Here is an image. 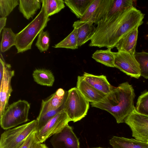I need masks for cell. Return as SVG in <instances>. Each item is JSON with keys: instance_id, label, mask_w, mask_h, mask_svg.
<instances>
[{"instance_id": "4", "label": "cell", "mask_w": 148, "mask_h": 148, "mask_svg": "<svg viewBox=\"0 0 148 148\" xmlns=\"http://www.w3.org/2000/svg\"><path fill=\"white\" fill-rule=\"evenodd\" d=\"M30 103L25 100H19L9 105L0 116L2 128L8 130L29 120Z\"/></svg>"}, {"instance_id": "22", "label": "cell", "mask_w": 148, "mask_h": 148, "mask_svg": "<svg viewBox=\"0 0 148 148\" xmlns=\"http://www.w3.org/2000/svg\"><path fill=\"white\" fill-rule=\"evenodd\" d=\"M133 1L130 0H113L107 13L101 20L118 15L132 7L133 6Z\"/></svg>"}, {"instance_id": "24", "label": "cell", "mask_w": 148, "mask_h": 148, "mask_svg": "<svg viewBox=\"0 0 148 148\" xmlns=\"http://www.w3.org/2000/svg\"><path fill=\"white\" fill-rule=\"evenodd\" d=\"M16 34L10 28L4 27L3 30L1 42V51L4 52L15 45Z\"/></svg>"}, {"instance_id": "31", "label": "cell", "mask_w": 148, "mask_h": 148, "mask_svg": "<svg viewBox=\"0 0 148 148\" xmlns=\"http://www.w3.org/2000/svg\"><path fill=\"white\" fill-rule=\"evenodd\" d=\"M135 108L138 112L148 115V91L138 97Z\"/></svg>"}, {"instance_id": "35", "label": "cell", "mask_w": 148, "mask_h": 148, "mask_svg": "<svg viewBox=\"0 0 148 148\" xmlns=\"http://www.w3.org/2000/svg\"><path fill=\"white\" fill-rule=\"evenodd\" d=\"M92 148H103L101 147H98Z\"/></svg>"}, {"instance_id": "1", "label": "cell", "mask_w": 148, "mask_h": 148, "mask_svg": "<svg viewBox=\"0 0 148 148\" xmlns=\"http://www.w3.org/2000/svg\"><path fill=\"white\" fill-rule=\"evenodd\" d=\"M145 14L134 6L97 24L90 47H115L119 41L143 23Z\"/></svg>"}, {"instance_id": "13", "label": "cell", "mask_w": 148, "mask_h": 148, "mask_svg": "<svg viewBox=\"0 0 148 148\" xmlns=\"http://www.w3.org/2000/svg\"><path fill=\"white\" fill-rule=\"evenodd\" d=\"M67 91L59 88L48 98L42 100L40 112L37 117H40L47 112L56 109L63 105L65 101Z\"/></svg>"}, {"instance_id": "28", "label": "cell", "mask_w": 148, "mask_h": 148, "mask_svg": "<svg viewBox=\"0 0 148 148\" xmlns=\"http://www.w3.org/2000/svg\"><path fill=\"white\" fill-rule=\"evenodd\" d=\"M18 0H0L1 17H6L19 4Z\"/></svg>"}, {"instance_id": "19", "label": "cell", "mask_w": 148, "mask_h": 148, "mask_svg": "<svg viewBox=\"0 0 148 148\" xmlns=\"http://www.w3.org/2000/svg\"><path fill=\"white\" fill-rule=\"evenodd\" d=\"M93 0H65V4L76 16L80 19Z\"/></svg>"}, {"instance_id": "30", "label": "cell", "mask_w": 148, "mask_h": 148, "mask_svg": "<svg viewBox=\"0 0 148 148\" xmlns=\"http://www.w3.org/2000/svg\"><path fill=\"white\" fill-rule=\"evenodd\" d=\"M50 38L47 31H41L39 34L35 45L41 52L46 51L49 46Z\"/></svg>"}, {"instance_id": "3", "label": "cell", "mask_w": 148, "mask_h": 148, "mask_svg": "<svg viewBox=\"0 0 148 148\" xmlns=\"http://www.w3.org/2000/svg\"><path fill=\"white\" fill-rule=\"evenodd\" d=\"M50 20L46 14L44 5L36 18L20 32L16 34L15 47L17 53H22L31 49L37 36L47 26Z\"/></svg>"}, {"instance_id": "20", "label": "cell", "mask_w": 148, "mask_h": 148, "mask_svg": "<svg viewBox=\"0 0 148 148\" xmlns=\"http://www.w3.org/2000/svg\"><path fill=\"white\" fill-rule=\"evenodd\" d=\"M32 76L34 81L42 86H52L55 81L53 73L48 69H36L33 72Z\"/></svg>"}, {"instance_id": "11", "label": "cell", "mask_w": 148, "mask_h": 148, "mask_svg": "<svg viewBox=\"0 0 148 148\" xmlns=\"http://www.w3.org/2000/svg\"><path fill=\"white\" fill-rule=\"evenodd\" d=\"M50 142L53 148H80L79 140L68 124L53 135Z\"/></svg>"}, {"instance_id": "18", "label": "cell", "mask_w": 148, "mask_h": 148, "mask_svg": "<svg viewBox=\"0 0 148 148\" xmlns=\"http://www.w3.org/2000/svg\"><path fill=\"white\" fill-rule=\"evenodd\" d=\"M109 143L113 148H148V143L136 139L113 136Z\"/></svg>"}, {"instance_id": "9", "label": "cell", "mask_w": 148, "mask_h": 148, "mask_svg": "<svg viewBox=\"0 0 148 148\" xmlns=\"http://www.w3.org/2000/svg\"><path fill=\"white\" fill-rule=\"evenodd\" d=\"M114 56L115 68L131 77L138 79L140 77V65L134 54L118 51L114 52Z\"/></svg>"}, {"instance_id": "16", "label": "cell", "mask_w": 148, "mask_h": 148, "mask_svg": "<svg viewBox=\"0 0 148 148\" xmlns=\"http://www.w3.org/2000/svg\"><path fill=\"white\" fill-rule=\"evenodd\" d=\"M82 76L90 85L106 95L108 94L114 87L110 84L105 75H95L85 72Z\"/></svg>"}, {"instance_id": "29", "label": "cell", "mask_w": 148, "mask_h": 148, "mask_svg": "<svg viewBox=\"0 0 148 148\" xmlns=\"http://www.w3.org/2000/svg\"><path fill=\"white\" fill-rule=\"evenodd\" d=\"M64 106V103L59 108L49 111L41 116L37 117L36 119L37 123L36 131L40 130L49 120L63 110Z\"/></svg>"}, {"instance_id": "36", "label": "cell", "mask_w": 148, "mask_h": 148, "mask_svg": "<svg viewBox=\"0 0 148 148\" xmlns=\"http://www.w3.org/2000/svg\"><path fill=\"white\" fill-rule=\"evenodd\" d=\"M147 24L148 25V22H147Z\"/></svg>"}, {"instance_id": "17", "label": "cell", "mask_w": 148, "mask_h": 148, "mask_svg": "<svg viewBox=\"0 0 148 148\" xmlns=\"http://www.w3.org/2000/svg\"><path fill=\"white\" fill-rule=\"evenodd\" d=\"M138 28L131 31L119 41L115 47L118 51L134 54L138 38Z\"/></svg>"}, {"instance_id": "26", "label": "cell", "mask_w": 148, "mask_h": 148, "mask_svg": "<svg viewBox=\"0 0 148 148\" xmlns=\"http://www.w3.org/2000/svg\"><path fill=\"white\" fill-rule=\"evenodd\" d=\"M53 47L55 48H63L72 49H77L79 46L77 29L74 28L73 31L66 37Z\"/></svg>"}, {"instance_id": "37", "label": "cell", "mask_w": 148, "mask_h": 148, "mask_svg": "<svg viewBox=\"0 0 148 148\" xmlns=\"http://www.w3.org/2000/svg\"><path fill=\"white\" fill-rule=\"evenodd\" d=\"M147 143H148V142Z\"/></svg>"}, {"instance_id": "5", "label": "cell", "mask_w": 148, "mask_h": 148, "mask_svg": "<svg viewBox=\"0 0 148 148\" xmlns=\"http://www.w3.org/2000/svg\"><path fill=\"white\" fill-rule=\"evenodd\" d=\"M89 107V102L77 87L71 88L67 91L64 110L71 121L75 122L84 117Z\"/></svg>"}, {"instance_id": "23", "label": "cell", "mask_w": 148, "mask_h": 148, "mask_svg": "<svg viewBox=\"0 0 148 148\" xmlns=\"http://www.w3.org/2000/svg\"><path fill=\"white\" fill-rule=\"evenodd\" d=\"M111 48L106 50H97L92 54V58L97 62L109 67H115L114 52Z\"/></svg>"}, {"instance_id": "25", "label": "cell", "mask_w": 148, "mask_h": 148, "mask_svg": "<svg viewBox=\"0 0 148 148\" xmlns=\"http://www.w3.org/2000/svg\"><path fill=\"white\" fill-rule=\"evenodd\" d=\"M47 16L49 17L60 12L65 7L63 0H42Z\"/></svg>"}, {"instance_id": "27", "label": "cell", "mask_w": 148, "mask_h": 148, "mask_svg": "<svg viewBox=\"0 0 148 148\" xmlns=\"http://www.w3.org/2000/svg\"><path fill=\"white\" fill-rule=\"evenodd\" d=\"M134 56L139 64L140 75L144 78L148 79V52L142 51L135 52Z\"/></svg>"}, {"instance_id": "12", "label": "cell", "mask_w": 148, "mask_h": 148, "mask_svg": "<svg viewBox=\"0 0 148 148\" xmlns=\"http://www.w3.org/2000/svg\"><path fill=\"white\" fill-rule=\"evenodd\" d=\"M113 0H93L80 20L91 22L97 25L107 13Z\"/></svg>"}, {"instance_id": "14", "label": "cell", "mask_w": 148, "mask_h": 148, "mask_svg": "<svg viewBox=\"0 0 148 148\" xmlns=\"http://www.w3.org/2000/svg\"><path fill=\"white\" fill-rule=\"evenodd\" d=\"M91 22L80 20L74 22L73 27L77 30V38L79 47L90 40L96 30V27Z\"/></svg>"}, {"instance_id": "33", "label": "cell", "mask_w": 148, "mask_h": 148, "mask_svg": "<svg viewBox=\"0 0 148 148\" xmlns=\"http://www.w3.org/2000/svg\"><path fill=\"white\" fill-rule=\"evenodd\" d=\"M6 17H1L0 18V33H1V31L3 30L5 26L6 21Z\"/></svg>"}, {"instance_id": "6", "label": "cell", "mask_w": 148, "mask_h": 148, "mask_svg": "<svg viewBox=\"0 0 148 148\" xmlns=\"http://www.w3.org/2000/svg\"><path fill=\"white\" fill-rule=\"evenodd\" d=\"M36 120L6 130L1 134L0 148H19L28 136L36 131Z\"/></svg>"}, {"instance_id": "32", "label": "cell", "mask_w": 148, "mask_h": 148, "mask_svg": "<svg viewBox=\"0 0 148 148\" xmlns=\"http://www.w3.org/2000/svg\"><path fill=\"white\" fill-rule=\"evenodd\" d=\"M36 131L31 134L19 148H34L40 143L36 136Z\"/></svg>"}, {"instance_id": "8", "label": "cell", "mask_w": 148, "mask_h": 148, "mask_svg": "<svg viewBox=\"0 0 148 148\" xmlns=\"http://www.w3.org/2000/svg\"><path fill=\"white\" fill-rule=\"evenodd\" d=\"M71 121L64 110L49 120L39 130L36 131L40 143H42L49 138L60 132Z\"/></svg>"}, {"instance_id": "7", "label": "cell", "mask_w": 148, "mask_h": 148, "mask_svg": "<svg viewBox=\"0 0 148 148\" xmlns=\"http://www.w3.org/2000/svg\"><path fill=\"white\" fill-rule=\"evenodd\" d=\"M124 122L129 126L136 139L148 142V115L138 112L134 108Z\"/></svg>"}, {"instance_id": "10", "label": "cell", "mask_w": 148, "mask_h": 148, "mask_svg": "<svg viewBox=\"0 0 148 148\" xmlns=\"http://www.w3.org/2000/svg\"><path fill=\"white\" fill-rule=\"evenodd\" d=\"M0 58L3 64V74L0 82V116L8 106L9 99L12 91L11 81L14 75V71L12 70L10 64L5 62L1 53Z\"/></svg>"}, {"instance_id": "15", "label": "cell", "mask_w": 148, "mask_h": 148, "mask_svg": "<svg viewBox=\"0 0 148 148\" xmlns=\"http://www.w3.org/2000/svg\"><path fill=\"white\" fill-rule=\"evenodd\" d=\"M76 87L83 96L91 103L99 102L106 95L87 82L82 76H78Z\"/></svg>"}, {"instance_id": "2", "label": "cell", "mask_w": 148, "mask_h": 148, "mask_svg": "<svg viewBox=\"0 0 148 148\" xmlns=\"http://www.w3.org/2000/svg\"><path fill=\"white\" fill-rule=\"evenodd\" d=\"M135 96L132 85L126 82L114 87L101 101L90 104L92 107L107 111L114 117L117 123H120L124 122L135 108Z\"/></svg>"}, {"instance_id": "21", "label": "cell", "mask_w": 148, "mask_h": 148, "mask_svg": "<svg viewBox=\"0 0 148 148\" xmlns=\"http://www.w3.org/2000/svg\"><path fill=\"white\" fill-rule=\"evenodd\" d=\"M41 0H19V9L24 17L28 20L41 7Z\"/></svg>"}, {"instance_id": "34", "label": "cell", "mask_w": 148, "mask_h": 148, "mask_svg": "<svg viewBox=\"0 0 148 148\" xmlns=\"http://www.w3.org/2000/svg\"><path fill=\"white\" fill-rule=\"evenodd\" d=\"M34 148H48L45 144L39 143Z\"/></svg>"}]
</instances>
